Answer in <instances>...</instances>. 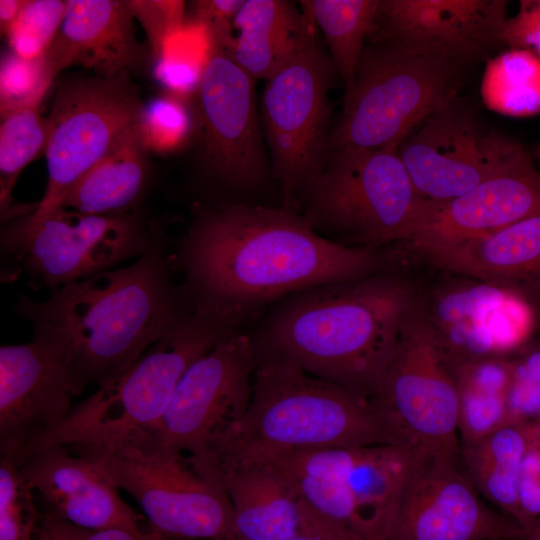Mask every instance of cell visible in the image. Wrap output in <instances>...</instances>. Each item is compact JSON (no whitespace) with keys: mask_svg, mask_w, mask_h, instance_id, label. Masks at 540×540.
<instances>
[{"mask_svg":"<svg viewBox=\"0 0 540 540\" xmlns=\"http://www.w3.org/2000/svg\"><path fill=\"white\" fill-rule=\"evenodd\" d=\"M533 157L536 159V161L539 164L537 169H538V172L540 173V142L537 144L534 150Z\"/></svg>","mask_w":540,"mask_h":540,"instance_id":"47","label":"cell"},{"mask_svg":"<svg viewBox=\"0 0 540 540\" xmlns=\"http://www.w3.org/2000/svg\"><path fill=\"white\" fill-rule=\"evenodd\" d=\"M398 155L417 193L428 201L456 198L530 156L458 97L416 127Z\"/></svg>","mask_w":540,"mask_h":540,"instance_id":"16","label":"cell"},{"mask_svg":"<svg viewBox=\"0 0 540 540\" xmlns=\"http://www.w3.org/2000/svg\"><path fill=\"white\" fill-rule=\"evenodd\" d=\"M327 520L337 540H387L384 535L362 533L328 518Z\"/></svg>","mask_w":540,"mask_h":540,"instance_id":"45","label":"cell"},{"mask_svg":"<svg viewBox=\"0 0 540 540\" xmlns=\"http://www.w3.org/2000/svg\"><path fill=\"white\" fill-rule=\"evenodd\" d=\"M417 253L440 269L496 285L540 279V214L485 236Z\"/></svg>","mask_w":540,"mask_h":540,"instance_id":"24","label":"cell"},{"mask_svg":"<svg viewBox=\"0 0 540 540\" xmlns=\"http://www.w3.org/2000/svg\"><path fill=\"white\" fill-rule=\"evenodd\" d=\"M300 4L323 33L345 94L349 93L360 57L374 30L379 0H302Z\"/></svg>","mask_w":540,"mask_h":540,"instance_id":"28","label":"cell"},{"mask_svg":"<svg viewBox=\"0 0 540 540\" xmlns=\"http://www.w3.org/2000/svg\"><path fill=\"white\" fill-rule=\"evenodd\" d=\"M506 9L504 0H379L367 42L467 66L504 47Z\"/></svg>","mask_w":540,"mask_h":540,"instance_id":"18","label":"cell"},{"mask_svg":"<svg viewBox=\"0 0 540 540\" xmlns=\"http://www.w3.org/2000/svg\"><path fill=\"white\" fill-rule=\"evenodd\" d=\"M381 248L349 247L317 234L296 209L196 202L171 264L193 310L244 331L284 297L388 268Z\"/></svg>","mask_w":540,"mask_h":540,"instance_id":"1","label":"cell"},{"mask_svg":"<svg viewBox=\"0 0 540 540\" xmlns=\"http://www.w3.org/2000/svg\"><path fill=\"white\" fill-rule=\"evenodd\" d=\"M530 447L528 426L518 423H508L476 443L461 447L465 472L480 495L521 528L518 488Z\"/></svg>","mask_w":540,"mask_h":540,"instance_id":"27","label":"cell"},{"mask_svg":"<svg viewBox=\"0 0 540 540\" xmlns=\"http://www.w3.org/2000/svg\"><path fill=\"white\" fill-rule=\"evenodd\" d=\"M25 0H0V28L1 34L6 35L17 19Z\"/></svg>","mask_w":540,"mask_h":540,"instance_id":"44","label":"cell"},{"mask_svg":"<svg viewBox=\"0 0 540 540\" xmlns=\"http://www.w3.org/2000/svg\"><path fill=\"white\" fill-rule=\"evenodd\" d=\"M68 449L133 496L150 530L172 540H235L231 502L213 455L131 443Z\"/></svg>","mask_w":540,"mask_h":540,"instance_id":"7","label":"cell"},{"mask_svg":"<svg viewBox=\"0 0 540 540\" xmlns=\"http://www.w3.org/2000/svg\"><path fill=\"white\" fill-rule=\"evenodd\" d=\"M501 40L503 46L526 49L540 57V0H522L517 13L507 17Z\"/></svg>","mask_w":540,"mask_h":540,"instance_id":"41","label":"cell"},{"mask_svg":"<svg viewBox=\"0 0 540 540\" xmlns=\"http://www.w3.org/2000/svg\"><path fill=\"white\" fill-rule=\"evenodd\" d=\"M32 209H19L3 220L0 234L1 281L24 275L27 285L61 287L139 258L160 231L135 212L118 216L87 215L60 206L35 218Z\"/></svg>","mask_w":540,"mask_h":540,"instance_id":"8","label":"cell"},{"mask_svg":"<svg viewBox=\"0 0 540 540\" xmlns=\"http://www.w3.org/2000/svg\"><path fill=\"white\" fill-rule=\"evenodd\" d=\"M40 513L18 465L0 456V540H32Z\"/></svg>","mask_w":540,"mask_h":540,"instance_id":"35","label":"cell"},{"mask_svg":"<svg viewBox=\"0 0 540 540\" xmlns=\"http://www.w3.org/2000/svg\"><path fill=\"white\" fill-rule=\"evenodd\" d=\"M465 66L367 42L326 151L398 150L428 116L457 97Z\"/></svg>","mask_w":540,"mask_h":540,"instance_id":"6","label":"cell"},{"mask_svg":"<svg viewBox=\"0 0 540 540\" xmlns=\"http://www.w3.org/2000/svg\"><path fill=\"white\" fill-rule=\"evenodd\" d=\"M29 487L48 511L79 527L145 532L131 509L92 462L55 444L34 450L18 464Z\"/></svg>","mask_w":540,"mask_h":540,"instance_id":"21","label":"cell"},{"mask_svg":"<svg viewBox=\"0 0 540 540\" xmlns=\"http://www.w3.org/2000/svg\"><path fill=\"white\" fill-rule=\"evenodd\" d=\"M422 201L398 150L341 149L326 153L297 210L331 242L381 248L405 241Z\"/></svg>","mask_w":540,"mask_h":540,"instance_id":"9","label":"cell"},{"mask_svg":"<svg viewBox=\"0 0 540 540\" xmlns=\"http://www.w3.org/2000/svg\"><path fill=\"white\" fill-rule=\"evenodd\" d=\"M393 444L373 402L279 358L257 359L249 406L217 460ZM394 445V444H393Z\"/></svg>","mask_w":540,"mask_h":540,"instance_id":"4","label":"cell"},{"mask_svg":"<svg viewBox=\"0 0 540 540\" xmlns=\"http://www.w3.org/2000/svg\"><path fill=\"white\" fill-rule=\"evenodd\" d=\"M147 153L137 126L75 182L61 206L98 216L135 212L148 183Z\"/></svg>","mask_w":540,"mask_h":540,"instance_id":"26","label":"cell"},{"mask_svg":"<svg viewBox=\"0 0 540 540\" xmlns=\"http://www.w3.org/2000/svg\"><path fill=\"white\" fill-rule=\"evenodd\" d=\"M532 540H540V537H539V538H536V539H532Z\"/></svg>","mask_w":540,"mask_h":540,"instance_id":"48","label":"cell"},{"mask_svg":"<svg viewBox=\"0 0 540 540\" xmlns=\"http://www.w3.org/2000/svg\"><path fill=\"white\" fill-rule=\"evenodd\" d=\"M518 502L527 539L540 520V449L532 444L522 465Z\"/></svg>","mask_w":540,"mask_h":540,"instance_id":"42","label":"cell"},{"mask_svg":"<svg viewBox=\"0 0 540 540\" xmlns=\"http://www.w3.org/2000/svg\"><path fill=\"white\" fill-rule=\"evenodd\" d=\"M47 119L38 108L21 109L1 116L0 209L2 220L13 211L12 190L22 170L45 150Z\"/></svg>","mask_w":540,"mask_h":540,"instance_id":"30","label":"cell"},{"mask_svg":"<svg viewBox=\"0 0 540 540\" xmlns=\"http://www.w3.org/2000/svg\"><path fill=\"white\" fill-rule=\"evenodd\" d=\"M73 392L55 355L32 339L0 347V454L16 464L72 409Z\"/></svg>","mask_w":540,"mask_h":540,"instance_id":"20","label":"cell"},{"mask_svg":"<svg viewBox=\"0 0 540 540\" xmlns=\"http://www.w3.org/2000/svg\"><path fill=\"white\" fill-rule=\"evenodd\" d=\"M32 540H172L155 531L135 534L122 529L95 530L74 525L48 511L40 513Z\"/></svg>","mask_w":540,"mask_h":540,"instance_id":"38","label":"cell"},{"mask_svg":"<svg viewBox=\"0 0 540 540\" xmlns=\"http://www.w3.org/2000/svg\"><path fill=\"white\" fill-rule=\"evenodd\" d=\"M254 83L226 51L209 46L194 111L203 176L223 197L221 205H265L260 198L274 181Z\"/></svg>","mask_w":540,"mask_h":540,"instance_id":"11","label":"cell"},{"mask_svg":"<svg viewBox=\"0 0 540 540\" xmlns=\"http://www.w3.org/2000/svg\"><path fill=\"white\" fill-rule=\"evenodd\" d=\"M197 128L195 111L188 101L170 94L144 103L138 130L148 151L168 153L183 147Z\"/></svg>","mask_w":540,"mask_h":540,"instance_id":"32","label":"cell"},{"mask_svg":"<svg viewBox=\"0 0 540 540\" xmlns=\"http://www.w3.org/2000/svg\"><path fill=\"white\" fill-rule=\"evenodd\" d=\"M172 271L160 232L136 262L67 284L43 301L20 294L14 313L60 361L77 396L119 378L192 309Z\"/></svg>","mask_w":540,"mask_h":540,"instance_id":"2","label":"cell"},{"mask_svg":"<svg viewBox=\"0 0 540 540\" xmlns=\"http://www.w3.org/2000/svg\"><path fill=\"white\" fill-rule=\"evenodd\" d=\"M492 540H502V539H492Z\"/></svg>","mask_w":540,"mask_h":540,"instance_id":"49","label":"cell"},{"mask_svg":"<svg viewBox=\"0 0 540 540\" xmlns=\"http://www.w3.org/2000/svg\"><path fill=\"white\" fill-rule=\"evenodd\" d=\"M135 20L143 27L154 60L168 53L169 44L184 22L185 2L175 0H126Z\"/></svg>","mask_w":540,"mask_h":540,"instance_id":"36","label":"cell"},{"mask_svg":"<svg viewBox=\"0 0 540 540\" xmlns=\"http://www.w3.org/2000/svg\"><path fill=\"white\" fill-rule=\"evenodd\" d=\"M291 540H337L327 518L311 509L305 502L302 528Z\"/></svg>","mask_w":540,"mask_h":540,"instance_id":"43","label":"cell"},{"mask_svg":"<svg viewBox=\"0 0 540 540\" xmlns=\"http://www.w3.org/2000/svg\"><path fill=\"white\" fill-rule=\"evenodd\" d=\"M67 1L25 0L6 38L10 51L27 59L42 57L63 21Z\"/></svg>","mask_w":540,"mask_h":540,"instance_id":"34","label":"cell"},{"mask_svg":"<svg viewBox=\"0 0 540 540\" xmlns=\"http://www.w3.org/2000/svg\"><path fill=\"white\" fill-rule=\"evenodd\" d=\"M233 510L235 540H291L302 528L304 500L269 461H219Z\"/></svg>","mask_w":540,"mask_h":540,"instance_id":"23","label":"cell"},{"mask_svg":"<svg viewBox=\"0 0 540 540\" xmlns=\"http://www.w3.org/2000/svg\"><path fill=\"white\" fill-rule=\"evenodd\" d=\"M245 0H199L193 2V20L205 31L209 46L228 51L233 42V19Z\"/></svg>","mask_w":540,"mask_h":540,"instance_id":"39","label":"cell"},{"mask_svg":"<svg viewBox=\"0 0 540 540\" xmlns=\"http://www.w3.org/2000/svg\"><path fill=\"white\" fill-rule=\"evenodd\" d=\"M540 214V173L529 156L446 201L423 200L403 243L416 252L496 232Z\"/></svg>","mask_w":540,"mask_h":540,"instance_id":"19","label":"cell"},{"mask_svg":"<svg viewBox=\"0 0 540 540\" xmlns=\"http://www.w3.org/2000/svg\"><path fill=\"white\" fill-rule=\"evenodd\" d=\"M458 455L418 452L397 501L387 540H511L525 537L489 507Z\"/></svg>","mask_w":540,"mask_h":540,"instance_id":"17","label":"cell"},{"mask_svg":"<svg viewBox=\"0 0 540 540\" xmlns=\"http://www.w3.org/2000/svg\"><path fill=\"white\" fill-rule=\"evenodd\" d=\"M481 96L490 110L512 117L540 113V57L509 48L486 61Z\"/></svg>","mask_w":540,"mask_h":540,"instance_id":"29","label":"cell"},{"mask_svg":"<svg viewBox=\"0 0 540 540\" xmlns=\"http://www.w3.org/2000/svg\"><path fill=\"white\" fill-rule=\"evenodd\" d=\"M508 410L510 423L531 424L540 419V356L512 367Z\"/></svg>","mask_w":540,"mask_h":540,"instance_id":"37","label":"cell"},{"mask_svg":"<svg viewBox=\"0 0 540 540\" xmlns=\"http://www.w3.org/2000/svg\"><path fill=\"white\" fill-rule=\"evenodd\" d=\"M54 80L44 56L27 59L12 51L4 54L0 67V113L38 108Z\"/></svg>","mask_w":540,"mask_h":540,"instance_id":"33","label":"cell"},{"mask_svg":"<svg viewBox=\"0 0 540 540\" xmlns=\"http://www.w3.org/2000/svg\"><path fill=\"white\" fill-rule=\"evenodd\" d=\"M126 0H68L61 26L43 55L52 80L71 66L96 75L130 74L142 59Z\"/></svg>","mask_w":540,"mask_h":540,"instance_id":"22","label":"cell"},{"mask_svg":"<svg viewBox=\"0 0 540 540\" xmlns=\"http://www.w3.org/2000/svg\"><path fill=\"white\" fill-rule=\"evenodd\" d=\"M237 37L227 51L252 78L268 80L315 38L311 18L286 0H245L233 19Z\"/></svg>","mask_w":540,"mask_h":540,"instance_id":"25","label":"cell"},{"mask_svg":"<svg viewBox=\"0 0 540 540\" xmlns=\"http://www.w3.org/2000/svg\"><path fill=\"white\" fill-rule=\"evenodd\" d=\"M418 452L393 444L337 447L264 458L318 514L368 534L387 532Z\"/></svg>","mask_w":540,"mask_h":540,"instance_id":"12","label":"cell"},{"mask_svg":"<svg viewBox=\"0 0 540 540\" xmlns=\"http://www.w3.org/2000/svg\"><path fill=\"white\" fill-rule=\"evenodd\" d=\"M371 401L394 445L459 454L455 369L426 305L416 296Z\"/></svg>","mask_w":540,"mask_h":540,"instance_id":"10","label":"cell"},{"mask_svg":"<svg viewBox=\"0 0 540 540\" xmlns=\"http://www.w3.org/2000/svg\"><path fill=\"white\" fill-rule=\"evenodd\" d=\"M230 334L217 319L191 309L119 378L72 407L21 458L55 444L109 448L149 429L166 411L186 370Z\"/></svg>","mask_w":540,"mask_h":540,"instance_id":"5","label":"cell"},{"mask_svg":"<svg viewBox=\"0 0 540 540\" xmlns=\"http://www.w3.org/2000/svg\"><path fill=\"white\" fill-rule=\"evenodd\" d=\"M540 537V520L534 526L531 534L528 536L527 540H532Z\"/></svg>","mask_w":540,"mask_h":540,"instance_id":"46","label":"cell"},{"mask_svg":"<svg viewBox=\"0 0 540 540\" xmlns=\"http://www.w3.org/2000/svg\"><path fill=\"white\" fill-rule=\"evenodd\" d=\"M415 296L413 285L388 267L296 291L248 333L257 359L289 360L371 400Z\"/></svg>","mask_w":540,"mask_h":540,"instance_id":"3","label":"cell"},{"mask_svg":"<svg viewBox=\"0 0 540 540\" xmlns=\"http://www.w3.org/2000/svg\"><path fill=\"white\" fill-rule=\"evenodd\" d=\"M256 364L247 331L224 337L186 370L159 421L121 443L212 455L247 411Z\"/></svg>","mask_w":540,"mask_h":540,"instance_id":"15","label":"cell"},{"mask_svg":"<svg viewBox=\"0 0 540 540\" xmlns=\"http://www.w3.org/2000/svg\"><path fill=\"white\" fill-rule=\"evenodd\" d=\"M143 105L130 74L74 76L59 84L46 117L47 186L31 215L59 208L75 182L138 126Z\"/></svg>","mask_w":540,"mask_h":540,"instance_id":"14","label":"cell"},{"mask_svg":"<svg viewBox=\"0 0 540 540\" xmlns=\"http://www.w3.org/2000/svg\"><path fill=\"white\" fill-rule=\"evenodd\" d=\"M336 75L313 38L266 80L261 119L282 206L297 210L300 195L322 170Z\"/></svg>","mask_w":540,"mask_h":540,"instance_id":"13","label":"cell"},{"mask_svg":"<svg viewBox=\"0 0 540 540\" xmlns=\"http://www.w3.org/2000/svg\"><path fill=\"white\" fill-rule=\"evenodd\" d=\"M153 75L166 94L188 101L194 100L198 92L202 68L168 53L154 60Z\"/></svg>","mask_w":540,"mask_h":540,"instance_id":"40","label":"cell"},{"mask_svg":"<svg viewBox=\"0 0 540 540\" xmlns=\"http://www.w3.org/2000/svg\"><path fill=\"white\" fill-rule=\"evenodd\" d=\"M460 403L458 434L462 447L469 446L510 423L508 387L484 380L458 383Z\"/></svg>","mask_w":540,"mask_h":540,"instance_id":"31","label":"cell"}]
</instances>
